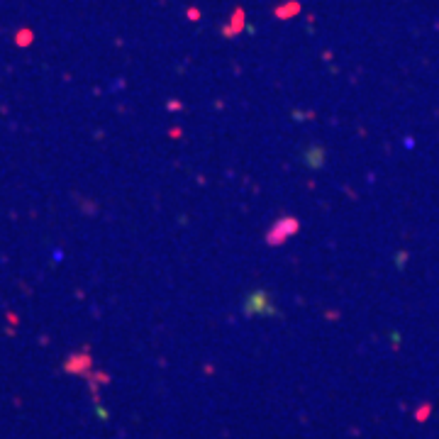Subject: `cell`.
Listing matches in <instances>:
<instances>
[{"label":"cell","instance_id":"cell-1","mask_svg":"<svg viewBox=\"0 0 439 439\" xmlns=\"http://www.w3.org/2000/svg\"><path fill=\"white\" fill-rule=\"evenodd\" d=\"M288 232H295V222H293L291 227H281L278 232H273V234H268V242H273V244H278L281 239H283V234H288Z\"/></svg>","mask_w":439,"mask_h":439}]
</instances>
